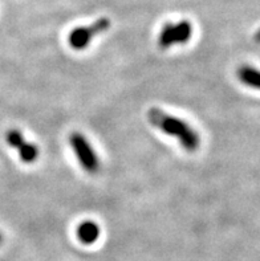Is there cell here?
<instances>
[{
    "mask_svg": "<svg viewBox=\"0 0 260 261\" xmlns=\"http://www.w3.org/2000/svg\"><path fill=\"white\" fill-rule=\"evenodd\" d=\"M77 238L83 244H93L100 238V227L92 220H85L77 227Z\"/></svg>",
    "mask_w": 260,
    "mask_h": 261,
    "instance_id": "277c9868",
    "label": "cell"
},
{
    "mask_svg": "<svg viewBox=\"0 0 260 261\" xmlns=\"http://www.w3.org/2000/svg\"><path fill=\"white\" fill-rule=\"evenodd\" d=\"M17 151H19L20 159H21L24 163H33L40 154L39 147H37L36 145L26 142V141L21 143V146L17 149Z\"/></svg>",
    "mask_w": 260,
    "mask_h": 261,
    "instance_id": "52a82bcc",
    "label": "cell"
},
{
    "mask_svg": "<svg viewBox=\"0 0 260 261\" xmlns=\"http://www.w3.org/2000/svg\"><path fill=\"white\" fill-rule=\"evenodd\" d=\"M175 44V31L174 24L166 23L162 27V31L158 37V45L162 49H168Z\"/></svg>",
    "mask_w": 260,
    "mask_h": 261,
    "instance_id": "8992f818",
    "label": "cell"
},
{
    "mask_svg": "<svg viewBox=\"0 0 260 261\" xmlns=\"http://www.w3.org/2000/svg\"><path fill=\"white\" fill-rule=\"evenodd\" d=\"M69 145L77 156V161L84 170L89 174H96L100 170L99 156L93 150L92 145L89 143L81 133H72L69 136Z\"/></svg>",
    "mask_w": 260,
    "mask_h": 261,
    "instance_id": "7a4b0ae2",
    "label": "cell"
},
{
    "mask_svg": "<svg viewBox=\"0 0 260 261\" xmlns=\"http://www.w3.org/2000/svg\"><path fill=\"white\" fill-rule=\"evenodd\" d=\"M109 27H110V20L108 17H101V19L96 20L92 25L77 27L68 36L69 45L76 50L84 49V48L89 45L93 37L108 31Z\"/></svg>",
    "mask_w": 260,
    "mask_h": 261,
    "instance_id": "3957f363",
    "label": "cell"
},
{
    "mask_svg": "<svg viewBox=\"0 0 260 261\" xmlns=\"http://www.w3.org/2000/svg\"><path fill=\"white\" fill-rule=\"evenodd\" d=\"M2 242H3V236H2V233H0V244H2Z\"/></svg>",
    "mask_w": 260,
    "mask_h": 261,
    "instance_id": "30bf717a",
    "label": "cell"
},
{
    "mask_svg": "<svg viewBox=\"0 0 260 261\" xmlns=\"http://www.w3.org/2000/svg\"><path fill=\"white\" fill-rule=\"evenodd\" d=\"M237 74L238 79L241 80L244 85L254 88V89H260V70L255 69L252 66L243 65L238 69Z\"/></svg>",
    "mask_w": 260,
    "mask_h": 261,
    "instance_id": "5b68a950",
    "label": "cell"
},
{
    "mask_svg": "<svg viewBox=\"0 0 260 261\" xmlns=\"http://www.w3.org/2000/svg\"><path fill=\"white\" fill-rule=\"evenodd\" d=\"M175 44H186L190 40L193 28L187 20H182L178 24H174Z\"/></svg>",
    "mask_w": 260,
    "mask_h": 261,
    "instance_id": "ba28073f",
    "label": "cell"
},
{
    "mask_svg": "<svg viewBox=\"0 0 260 261\" xmlns=\"http://www.w3.org/2000/svg\"><path fill=\"white\" fill-rule=\"evenodd\" d=\"M255 40H256V43H260V30L257 31L256 35H255Z\"/></svg>",
    "mask_w": 260,
    "mask_h": 261,
    "instance_id": "9c48e42d",
    "label": "cell"
},
{
    "mask_svg": "<svg viewBox=\"0 0 260 261\" xmlns=\"http://www.w3.org/2000/svg\"><path fill=\"white\" fill-rule=\"evenodd\" d=\"M148 119L154 127L159 129L168 136H173L174 138H177L186 151H197L201 145L199 134L187 122H184L183 119L170 116L168 113L155 109V108L148 112Z\"/></svg>",
    "mask_w": 260,
    "mask_h": 261,
    "instance_id": "6da1fadb",
    "label": "cell"
}]
</instances>
